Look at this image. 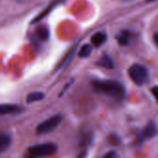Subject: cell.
<instances>
[{
    "instance_id": "obj_1",
    "label": "cell",
    "mask_w": 158,
    "mask_h": 158,
    "mask_svg": "<svg viewBox=\"0 0 158 158\" xmlns=\"http://www.w3.org/2000/svg\"><path fill=\"white\" fill-rule=\"evenodd\" d=\"M91 86L95 92L106 95L117 101L124 100L127 95L126 88L124 85L116 80L94 79L91 81Z\"/></svg>"
},
{
    "instance_id": "obj_2",
    "label": "cell",
    "mask_w": 158,
    "mask_h": 158,
    "mask_svg": "<svg viewBox=\"0 0 158 158\" xmlns=\"http://www.w3.org/2000/svg\"><path fill=\"white\" fill-rule=\"evenodd\" d=\"M58 151V146L53 142L35 144L28 148L27 158H44L54 154Z\"/></svg>"
},
{
    "instance_id": "obj_3",
    "label": "cell",
    "mask_w": 158,
    "mask_h": 158,
    "mask_svg": "<svg viewBox=\"0 0 158 158\" xmlns=\"http://www.w3.org/2000/svg\"><path fill=\"white\" fill-rule=\"evenodd\" d=\"M128 75L137 86H143L149 79V72L147 68L139 63H135L129 67Z\"/></svg>"
},
{
    "instance_id": "obj_4",
    "label": "cell",
    "mask_w": 158,
    "mask_h": 158,
    "mask_svg": "<svg viewBox=\"0 0 158 158\" xmlns=\"http://www.w3.org/2000/svg\"><path fill=\"white\" fill-rule=\"evenodd\" d=\"M62 122V116L60 114H55L43 122H41L37 127H36V133L38 135H45L52 132L55 130L60 124Z\"/></svg>"
},
{
    "instance_id": "obj_5",
    "label": "cell",
    "mask_w": 158,
    "mask_h": 158,
    "mask_svg": "<svg viewBox=\"0 0 158 158\" xmlns=\"http://www.w3.org/2000/svg\"><path fill=\"white\" fill-rule=\"evenodd\" d=\"M158 133V127L154 122H150L146 125V127L139 133L137 138V143L141 144L145 140L151 139L155 137Z\"/></svg>"
},
{
    "instance_id": "obj_6",
    "label": "cell",
    "mask_w": 158,
    "mask_h": 158,
    "mask_svg": "<svg viewBox=\"0 0 158 158\" xmlns=\"http://www.w3.org/2000/svg\"><path fill=\"white\" fill-rule=\"evenodd\" d=\"M92 141V134L87 130H82L79 138V158H84L88 152V149Z\"/></svg>"
},
{
    "instance_id": "obj_7",
    "label": "cell",
    "mask_w": 158,
    "mask_h": 158,
    "mask_svg": "<svg viewBox=\"0 0 158 158\" xmlns=\"http://www.w3.org/2000/svg\"><path fill=\"white\" fill-rule=\"evenodd\" d=\"M23 111H24V108L19 104H12V103L0 104V115L19 114Z\"/></svg>"
},
{
    "instance_id": "obj_8",
    "label": "cell",
    "mask_w": 158,
    "mask_h": 158,
    "mask_svg": "<svg viewBox=\"0 0 158 158\" xmlns=\"http://www.w3.org/2000/svg\"><path fill=\"white\" fill-rule=\"evenodd\" d=\"M133 39V34L129 30H123L116 35V40L120 46H128Z\"/></svg>"
},
{
    "instance_id": "obj_9",
    "label": "cell",
    "mask_w": 158,
    "mask_h": 158,
    "mask_svg": "<svg viewBox=\"0 0 158 158\" xmlns=\"http://www.w3.org/2000/svg\"><path fill=\"white\" fill-rule=\"evenodd\" d=\"M106 40H107V35L103 32H99L92 35L91 45L96 48H99V47L102 46L106 42Z\"/></svg>"
},
{
    "instance_id": "obj_10",
    "label": "cell",
    "mask_w": 158,
    "mask_h": 158,
    "mask_svg": "<svg viewBox=\"0 0 158 158\" xmlns=\"http://www.w3.org/2000/svg\"><path fill=\"white\" fill-rule=\"evenodd\" d=\"M35 35H36V37H37V39L39 41L45 42V41H47L49 38V35H50L49 29L47 26H45V25H41V26L36 28Z\"/></svg>"
},
{
    "instance_id": "obj_11",
    "label": "cell",
    "mask_w": 158,
    "mask_h": 158,
    "mask_svg": "<svg viewBox=\"0 0 158 158\" xmlns=\"http://www.w3.org/2000/svg\"><path fill=\"white\" fill-rule=\"evenodd\" d=\"M11 143V138L6 133L0 132V153L4 152L9 149Z\"/></svg>"
},
{
    "instance_id": "obj_12",
    "label": "cell",
    "mask_w": 158,
    "mask_h": 158,
    "mask_svg": "<svg viewBox=\"0 0 158 158\" xmlns=\"http://www.w3.org/2000/svg\"><path fill=\"white\" fill-rule=\"evenodd\" d=\"M97 64L99 66L103 67V68H106V69H114V63L113 60L107 54H103L100 58V60H98Z\"/></svg>"
},
{
    "instance_id": "obj_13",
    "label": "cell",
    "mask_w": 158,
    "mask_h": 158,
    "mask_svg": "<svg viewBox=\"0 0 158 158\" xmlns=\"http://www.w3.org/2000/svg\"><path fill=\"white\" fill-rule=\"evenodd\" d=\"M45 98V94L39 91H35V92H31L27 95L26 97V102L27 103H33V102H36L39 101H42Z\"/></svg>"
},
{
    "instance_id": "obj_14",
    "label": "cell",
    "mask_w": 158,
    "mask_h": 158,
    "mask_svg": "<svg viewBox=\"0 0 158 158\" xmlns=\"http://www.w3.org/2000/svg\"><path fill=\"white\" fill-rule=\"evenodd\" d=\"M92 52V45L90 44H85L84 46H82V48H80L78 52V56L80 58H88Z\"/></svg>"
},
{
    "instance_id": "obj_15",
    "label": "cell",
    "mask_w": 158,
    "mask_h": 158,
    "mask_svg": "<svg viewBox=\"0 0 158 158\" xmlns=\"http://www.w3.org/2000/svg\"><path fill=\"white\" fill-rule=\"evenodd\" d=\"M108 139H109V142L113 145H119L121 143V139L116 134H110Z\"/></svg>"
},
{
    "instance_id": "obj_16",
    "label": "cell",
    "mask_w": 158,
    "mask_h": 158,
    "mask_svg": "<svg viewBox=\"0 0 158 158\" xmlns=\"http://www.w3.org/2000/svg\"><path fill=\"white\" fill-rule=\"evenodd\" d=\"M102 158H120V156H119V154H118L117 152H115V151H110V152H106L102 156Z\"/></svg>"
},
{
    "instance_id": "obj_17",
    "label": "cell",
    "mask_w": 158,
    "mask_h": 158,
    "mask_svg": "<svg viewBox=\"0 0 158 158\" xmlns=\"http://www.w3.org/2000/svg\"><path fill=\"white\" fill-rule=\"evenodd\" d=\"M151 92L153 95V97L155 98L156 102H158V86H154L151 89Z\"/></svg>"
},
{
    "instance_id": "obj_18",
    "label": "cell",
    "mask_w": 158,
    "mask_h": 158,
    "mask_svg": "<svg viewBox=\"0 0 158 158\" xmlns=\"http://www.w3.org/2000/svg\"><path fill=\"white\" fill-rule=\"evenodd\" d=\"M153 41H154V43H155L156 47L158 48V32H157V33H155V34L153 35Z\"/></svg>"
},
{
    "instance_id": "obj_19",
    "label": "cell",
    "mask_w": 158,
    "mask_h": 158,
    "mask_svg": "<svg viewBox=\"0 0 158 158\" xmlns=\"http://www.w3.org/2000/svg\"><path fill=\"white\" fill-rule=\"evenodd\" d=\"M154 1H158V0H146L147 3H151V2H154Z\"/></svg>"
},
{
    "instance_id": "obj_20",
    "label": "cell",
    "mask_w": 158,
    "mask_h": 158,
    "mask_svg": "<svg viewBox=\"0 0 158 158\" xmlns=\"http://www.w3.org/2000/svg\"><path fill=\"white\" fill-rule=\"evenodd\" d=\"M124 1H130V0H124Z\"/></svg>"
}]
</instances>
